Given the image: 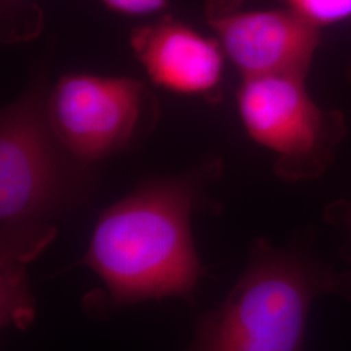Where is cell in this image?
Returning a JSON list of instances; mask_svg holds the SVG:
<instances>
[{"label": "cell", "mask_w": 351, "mask_h": 351, "mask_svg": "<svg viewBox=\"0 0 351 351\" xmlns=\"http://www.w3.org/2000/svg\"><path fill=\"white\" fill-rule=\"evenodd\" d=\"M203 195L201 178H165L142 185L101 215L82 261L104 285L84 301L90 316L138 302L193 298L203 265L191 221Z\"/></svg>", "instance_id": "obj_1"}, {"label": "cell", "mask_w": 351, "mask_h": 351, "mask_svg": "<svg viewBox=\"0 0 351 351\" xmlns=\"http://www.w3.org/2000/svg\"><path fill=\"white\" fill-rule=\"evenodd\" d=\"M47 97L37 82L0 119V320L20 330L36 316L27 265L50 246L55 219L80 195L62 162Z\"/></svg>", "instance_id": "obj_2"}, {"label": "cell", "mask_w": 351, "mask_h": 351, "mask_svg": "<svg viewBox=\"0 0 351 351\" xmlns=\"http://www.w3.org/2000/svg\"><path fill=\"white\" fill-rule=\"evenodd\" d=\"M326 295L351 301V269L306 247L256 239L226 300L202 315L185 351H304L308 315Z\"/></svg>", "instance_id": "obj_3"}, {"label": "cell", "mask_w": 351, "mask_h": 351, "mask_svg": "<svg viewBox=\"0 0 351 351\" xmlns=\"http://www.w3.org/2000/svg\"><path fill=\"white\" fill-rule=\"evenodd\" d=\"M239 112L251 138L277 155L276 172L288 180H311L329 165L343 126L339 113L323 111L288 75L243 78Z\"/></svg>", "instance_id": "obj_4"}, {"label": "cell", "mask_w": 351, "mask_h": 351, "mask_svg": "<svg viewBox=\"0 0 351 351\" xmlns=\"http://www.w3.org/2000/svg\"><path fill=\"white\" fill-rule=\"evenodd\" d=\"M151 99L133 78L65 75L49 93L47 113L68 154L91 163L132 145L151 113Z\"/></svg>", "instance_id": "obj_5"}, {"label": "cell", "mask_w": 351, "mask_h": 351, "mask_svg": "<svg viewBox=\"0 0 351 351\" xmlns=\"http://www.w3.org/2000/svg\"><path fill=\"white\" fill-rule=\"evenodd\" d=\"M204 17L243 78L304 80L320 43V26L289 8L252 11L243 0H206Z\"/></svg>", "instance_id": "obj_6"}, {"label": "cell", "mask_w": 351, "mask_h": 351, "mask_svg": "<svg viewBox=\"0 0 351 351\" xmlns=\"http://www.w3.org/2000/svg\"><path fill=\"white\" fill-rule=\"evenodd\" d=\"M130 46L151 80L181 94H211L223 78V56L217 38L171 17L132 32Z\"/></svg>", "instance_id": "obj_7"}, {"label": "cell", "mask_w": 351, "mask_h": 351, "mask_svg": "<svg viewBox=\"0 0 351 351\" xmlns=\"http://www.w3.org/2000/svg\"><path fill=\"white\" fill-rule=\"evenodd\" d=\"M317 26L337 24L351 17V0H280Z\"/></svg>", "instance_id": "obj_8"}, {"label": "cell", "mask_w": 351, "mask_h": 351, "mask_svg": "<svg viewBox=\"0 0 351 351\" xmlns=\"http://www.w3.org/2000/svg\"><path fill=\"white\" fill-rule=\"evenodd\" d=\"M114 12L129 16H143L159 12L167 7L168 0H101Z\"/></svg>", "instance_id": "obj_9"}, {"label": "cell", "mask_w": 351, "mask_h": 351, "mask_svg": "<svg viewBox=\"0 0 351 351\" xmlns=\"http://www.w3.org/2000/svg\"><path fill=\"white\" fill-rule=\"evenodd\" d=\"M326 219L333 224L343 226L349 232L351 239V202L332 204L326 211Z\"/></svg>", "instance_id": "obj_10"}, {"label": "cell", "mask_w": 351, "mask_h": 351, "mask_svg": "<svg viewBox=\"0 0 351 351\" xmlns=\"http://www.w3.org/2000/svg\"><path fill=\"white\" fill-rule=\"evenodd\" d=\"M26 0H1V7L3 10L5 8V14L11 12L12 10L20 8L21 5H24Z\"/></svg>", "instance_id": "obj_11"}]
</instances>
